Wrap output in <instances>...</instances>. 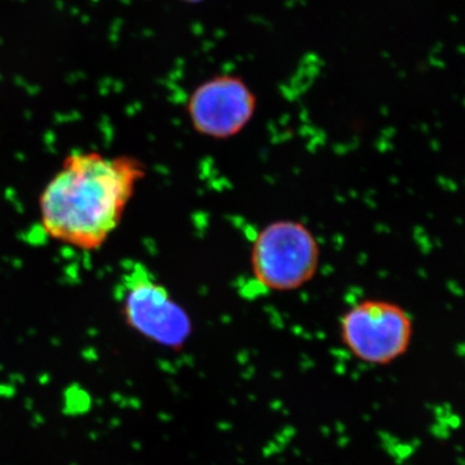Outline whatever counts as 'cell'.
Masks as SVG:
<instances>
[{
	"mask_svg": "<svg viewBox=\"0 0 465 465\" xmlns=\"http://www.w3.org/2000/svg\"><path fill=\"white\" fill-rule=\"evenodd\" d=\"M143 176L136 158L73 152L39 198L43 231L66 246L99 250L121 224Z\"/></svg>",
	"mask_w": 465,
	"mask_h": 465,
	"instance_id": "obj_1",
	"label": "cell"
},
{
	"mask_svg": "<svg viewBox=\"0 0 465 465\" xmlns=\"http://www.w3.org/2000/svg\"><path fill=\"white\" fill-rule=\"evenodd\" d=\"M114 295L125 324L146 341L179 351L191 338L193 324L188 312L143 262L124 265Z\"/></svg>",
	"mask_w": 465,
	"mask_h": 465,
	"instance_id": "obj_2",
	"label": "cell"
},
{
	"mask_svg": "<svg viewBox=\"0 0 465 465\" xmlns=\"http://www.w3.org/2000/svg\"><path fill=\"white\" fill-rule=\"evenodd\" d=\"M320 265V246L307 226L280 220L265 226L253 242L251 268L265 289L292 291L308 283Z\"/></svg>",
	"mask_w": 465,
	"mask_h": 465,
	"instance_id": "obj_3",
	"label": "cell"
},
{
	"mask_svg": "<svg viewBox=\"0 0 465 465\" xmlns=\"http://www.w3.org/2000/svg\"><path fill=\"white\" fill-rule=\"evenodd\" d=\"M414 321L400 304L367 299L353 305L341 320V339L357 360L387 366L411 347Z\"/></svg>",
	"mask_w": 465,
	"mask_h": 465,
	"instance_id": "obj_4",
	"label": "cell"
},
{
	"mask_svg": "<svg viewBox=\"0 0 465 465\" xmlns=\"http://www.w3.org/2000/svg\"><path fill=\"white\" fill-rule=\"evenodd\" d=\"M258 108L255 92L240 75L211 76L195 87L186 104L194 130L213 139H231L250 124Z\"/></svg>",
	"mask_w": 465,
	"mask_h": 465,
	"instance_id": "obj_5",
	"label": "cell"
},
{
	"mask_svg": "<svg viewBox=\"0 0 465 465\" xmlns=\"http://www.w3.org/2000/svg\"><path fill=\"white\" fill-rule=\"evenodd\" d=\"M183 2H186V3H200V2H202V0H183Z\"/></svg>",
	"mask_w": 465,
	"mask_h": 465,
	"instance_id": "obj_6",
	"label": "cell"
}]
</instances>
